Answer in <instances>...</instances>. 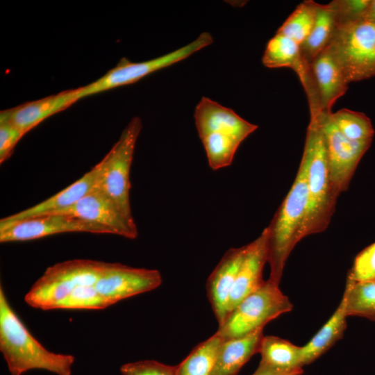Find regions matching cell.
Segmentation results:
<instances>
[{"mask_svg":"<svg viewBox=\"0 0 375 375\" xmlns=\"http://www.w3.org/2000/svg\"><path fill=\"white\" fill-rule=\"evenodd\" d=\"M347 277L354 281L375 278V242L356 256Z\"/></svg>","mask_w":375,"mask_h":375,"instance_id":"cell-30","label":"cell"},{"mask_svg":"<svg viewBox=\"0 0 375 375\" xmlns=\"http://www.w3.org/2000/svg\"><path fill=\"white\" fill-rule=\"evenodd\" d=\"M297 375H302V374H297Z\"/></svg>","mask_w":375,"mask_h":375,"instance_id":"cell-35","label":"cell"},{"mask_svg":"<svg viewBox=\"0 0 375 375\" xmlns=\"http://www.w3.org/2000/svg\"><path fill=\"white\" fill-rule=\"evenodd\" d=\"M223 338L215 333L197 345L179 364L177 375H211Z\"/></svg>","mask_w":375,"mask_h":375,"instance_id":"cell-25","label":"cell"},{"mask_svg":"<svg viewBox=\"0 0 375 375\" xmlns=\"http://www.w3.org/2000/svg\"><path fill=\"white\" fill-rule=\"evenodd\" d=\"M105 264L97 260L75 259L50 266L26 294L24 301L37 309H58L76 288L94 285Z\"/></svg>","mask_w":375,"mask_h":375,"instance_id":"cell-5","label":"cell"},{"mask_svg":"<svg viewBox=\"0 0 375 375\" xmlns=\"http://www.w3.org/2000/svg\"><path fill=\"white\" fill-rule=\"evenodd\" d=\"M142 128V122L140 117L131 119L117 142L103 157L104 170L97 185L133 226L136 224L130 203V173L135 144Z\"/></svg>","mask_w":375,"mask_h":375,"instance_id":"cell-7","label":"cell"},{"mask_svg":"<svg viewBox=\"0 0 375 375\" xmlns=\"http://www.w3.org/2000/svg\"><path fill=\"white\" fill-rule=\"evenodd\" d=\"M302 156L307 162L308 203L301 240L327 228L338 198L331 183L324 135L317 116L310 118Z\"/></svg>","mask_w":375,"mask_h":375,"instance_id":"cell-4","label":"cell"},{"mask_svg":"<svg viewBox=\"0 0 375 375\" xmlns=\"http://www.w3.org/2000/svg\"><path fill=\"white\" fill-rule=\"evenodd\" d=\"M212 42L210 33L203 32L184 47L151 60L134 62L123 58L101 77L77 88L79 99L135 83L153 72L187 58Z\"/></svg>","mask_w":375,"mask_h":375,"instance_id":"cell-9","label":"cell"},{"mask_svg":"<svg viewBox=\"0 0 375 375\" xmlns=\"http://www.w3.org/2000/svg\"><path fill=\"white\" fill-rule=\"evenodd\" d=\"M346 81L375 76V25L365 20L338 26L328 44Z\"/></svg>","mask_w":375,"mask_h":375,"instance_id":"cell-8","label":"cell"},{"mask_svg":"<svg viewBox=\"0 0 375 375\" xmlns=\"http://www.w3.org/2000/svg\"><path fill=\"white\" fill-rule=\"evenodd\" d=\"M370 0H335L330 2L335 10L338 26L362 20Z\"/></svg>","mask_w":375,"mask_h":375,"instance_id":"cell-29","label":"cell"},{"mask_svg":"<svg viewBox=\"0 0 375 375\" xmlns=\"http://www.w3.org/2000/svg\"><path fill=\"white\" fill-rule=\"evenodd\" d=\"M262 61L269 68H292L298 75L307 97L315 94L310 65L303 60L300 44L293 40L276 33L268 41Z\"/></svg>","mask_w":375,"mask_h":375,"instance_id":"cell-18","label":"cell"},{"mask_svg":"<svg viewBox=\"0 0 375 375\" xmlns=\"http://www.w3.org/2000/svg\"><path fill=\"white\" fill-rule=\"evenodd\" d=\"M331 119L340 131L355 141L372 140L374 130L371 119L364 113L342 108L332 112Z\"/></svg>","mask_w":375,"mask_h":375,"instance_id":"cell-27","label":"cell"},{"mask_svg":"<svg viewBox=\"0 0 375 375\" xmlns=\"http://www.w3.org/2000/svg\"><path fill=\"white\" fill-rule=\"evenodd\" d=\"M108 306L94 285H84L74 290L60 303L58 309L101 310Z\"/></svg>","mask_w":375,"mask_h":375,"instance_id":"cell-28","label":"cell"},{"mask_svg":"<svg viewBox=\"0 0 375 375\" xmlns=\"http://www.w3.org/2000/svg\"><path fill=\"white\" fill-rule=\"evenodd\" d=\"M317 3L304 1L286 19L276 31L301 44L309 35L315 23Z\"/></svg>","mask_w":375,"mask_h":375,"instance_id":"cell-26","label":"cell"},{"mask_svg":"<svg viewBox=\"0 0 375 375\" xmlns=\"http://www.w3.org/2000/svg\"><path fill=\"white\" fill-rule=\"evenodd\" d=\"M338 23L335 10L330 3L317 4L313 26L306 40L300 44L303 60L309 65L331 42Z\"/></svg>","mask_w":375,"mask_h":375,"instance_id":"cell-22","label":"cell"},{"mask_svg":"<svg viewBox=\"0 0 375 375\" xmlns=\"http://www.w3.org/2000/svg\"><path fill=\"white\" fill-rule=\"evenodd\" d=\"M300 374H303V369L284 372L259 363L258 368L251 375H297Z\"/></svg>","mask_w":375,"mask_h":375,"instance_id":"cell-33","label":"cell"},{"mask_svg":"<svg viewBox=\"0 0 375 375\" xmlns=\"http://www.w3.org/2000/svg\"><path fill=\"white\" fill-rule=\"evenodd\" d=\"M293 305L279 288L267 279L247 296L228 315L217 333L224 340L242 337L264 326L282 314L292 310Z\"/></svg>","mask_w":375,"mask_h":375,"instance_id":"cell-6","label":"cell"},{"mask_svg":"<svg viewBox=\"0 0 375 375\" xmlns=\"http://www.w3.org/2000/svg\"><path fill=\"white\" fill-rule=\"evenodd\" d=\"M344 300L342 298L329 319L303 347H301V364L309 365L328 351L340 340L347 328Z\"/></svg>","mask_w":375,"mask_h":375,"instance_id":"cell-21","label":"cell"},{"mask_svg":"<svg viewBox=\"0 0 375 375\" xmlns=\"http://www.w3.org/2000/svg\"><path fill=\"white\" fill-rule=\"evenodd\" d=\"M307 162L301 160L291 188L267 226L269 280L279 285L286 261L301 240L308 203Z\"/></svg>","mask_w":375,"mask_h":375,"instance_id":"cell-3","label":"cell"},{"mask_svg":"<svg viewBox=\"0 0 375 375\" xmlns=\"http://www.w3.org/2000/svg\"><path fill=\"white\" fill-rule=\"evenodd\" d=\"M162 279L157 269L106 262L94 286L109 306L127 298L151 291Z\"/></svg>","mask_w":375,"mask_h":375,"instance_id":"cell-11","label":"cell"},{"mask_svg":"<svg viewBox=\"0 0 375 375\" xmlns=\"http://www.w3.org/2000/svg\"><path fill=\"white\" fill-rule=\"evenodd\" d=\"M105 167L104 158L81 178L43 201L0 220V230L26 219L53 213L69 207L97 185Z\"/></svg>","mask_w":375,"mask_h":375,"instance_id":"cell-14","label":"cell"},{"mask_svg":"<svg viewBox=\"0 0 375 375\" xmlns=\"http://www.w3.org/2000/svg\"><path fill=\"white\" fill-rule=\"evenodd\" d=\"M259 353L260 364L284 372L302 369L301 347L274 335L263 336Z\"/></svg>","mask_w":375,"mask_h":375,"instance_id":"cell-23","label":"cell"},{"mask_svg":"<svg viewBox=\"0 0 375 375\" xmlns=\"http://www.w3.org/2000/svg\"><path fill=\"white\" fill-rule=\"evenodd\" d=\"M267 239L266 227L255 240L247 244L245 256L229 298L228 313L265 283L262 272L267 262Z\"/></svg>","mask_w":375,"mask_h":375,"instance_id":"cell-17","label":"cell"},{"mask_svg":"<svg viewBox=\"0 0 375 375\" xmlns=\"http://www.w3.org/2000/svg\"><path fill=\"white\" fill-rule=\"evenodd\" d=\"M78 99L77 88L62 91L3 110L0 113V121L12 124L26 134L47 118L65 110Z\"/></svg>","mask_w":375,"mask_h":375,"instance_id":"cell-16","label":"cell"},{"mask_svg":"<svg viewBox=\"0 0 375 375\" xmlns=\"http://www.w3.org/2000/svg\"><path fill=\"white\" fill-rule=\"evenodd\" d=\"M246 251L247 245L229 249L208 278L207 295L219 326L228 316L229 298Z\"/></svg>","mask_w":375,"mask_h":375,"instance_id":"cell-15","label":"cell"},{"mask_svg":"<svg viewBox=\"0 0 375 375\" xmlns=\"http://www.w3.org/2000/svg\"><path fill=\"white\" fill-rule=\"evenodd\" d=\"M331 113L322 112L317 117L324 135L331 183L339 197L348 190L357 166L372 140L347 138L333 122Z\"/></svg>","mask_w":375,"mask_h":375,"instance_id":"cell-10","label":"cell"},{"mask_svg":"<svg viewBox=\"0 0 375 375\" xmlns=\"http://www.w3.org/2000/svg\"><path fill=\"white\" fill-rule=\"evenodd\" d=\"M122 375H177L176 365H169L153 360L126 363L119 369Z\"/></svg>","mask_w":375,"mask_h":375,"instance_id":"cell-31","label":"cell"},{"mask_svg":"<svg viewBox=\"0 0 375 375\" xmlns=\"http://www.w3.org/2000/svg\"><path fill=\"white\" fill-rule=\"evenodd\" d=\"M50 214L69 215L94 222L109 228L114 235L128 239H135L138 234L137 226L131 224L115 203L97 185L74 205Z\"/></svg>","mask_w":375,"mask_h":375,"instance_id":"cell-13","label":"cell"},{"mask_svg":"<svg viewBox=\"0 0 375 375\" xmlns=\"http://www.w3.org/2000/svg\"><path fill=\"white\" fill-rule=\"evenodd\" d=\"M362 20L375 25V0H370L369 6L363 15Z\"/></svg>","mask_w":375,"mask_h":375,"instance_id":"cell-34","label":"cell"},{"mask_svg":"<svg viewBox=\"0 0 375 375\" xmlns=\"http://www.w3.org/2000/svg\"><path fill=\"white\" fill-rule=\"evenodd\" d=\"M0 351L11 375H22L33 369L56 375H71L75 358L46 349L30 333L11 307L0 287Z\"/></svg>","mask_w":375,"mask_h":375,"instance_id":"cell-1","label":"cell"},{"mask_svg":"<svg viewBox=\"0 0 375 375\" xmlns=\"http://www.w3.org/2000/svg\"><path fill=\"white\" fill-rule=\"evenodd\" d=\"M113 234L100 224L69 215L49 214L26 219L0 230V242L28 241L64 233Z\"/></svg>","mask_w":375,"mask_h":375,"instance_id":"cell-12","label":"cell"},{"mask_svg":"<svg viewBox=\"0 0 375 375\" xmlns=\"http://www.w3.org/2000/svg\"><path fill=\"white\" fill-rule=\"evenodd\" d=\"M25 134L12 124L0 121V162L7 160Z\"/></svg>","mask_w":375,"mask_h":375,"instance_id":"cell-32","label":"cell"},{"mask_svg":"<svg viewBox=\"0 0 375 375\" xmlns=\"http://www.w3.org/2000/svg\"><path fill=\"white\" fill-rule=\"evenodd\" d=\"M310 69L321 110L332 112V107L346 93L349 83L328 45L314 58Z\"/></svg>","mask_w":375,"mask_h":375,"instance_id":"cell-19","label":"cell"},{"mask_svg":"<svg viewBox=\"0 0 375 375\" xmlns=\"http://www.w3.org/2000/svg\"><path fill=\"white\" fill-rule=\"evenodd\" d=\"M342 298L347 317H365L375 322V278L354 281L347 277Z\"/></svg>","mask_w":375,"mask_h":375,"instance_id":"cell-24","label":"cell"},{"mask_svg":"<svg viewBox=\"0 0 375 375\" xmlns=\"http://www.w3.org/2000/svg\"><path fill=\"white\" fill-rule=\"evenodd\" d=\"M197 133L213 170L229 166L240 144L257 128L233 110L203 97L194 110Z\"/></svg>","mask_w":375,"mask_h":375,"instance_id":"cell-2","label":"cell"},{"mask_svg":"<svg viewBox=\"0 0 375 375\" xmlns=\"http://www.w3.org/2000/svg\"><path fill=\"white\" fill-rule=\"evenodd\" d=\"M263 328L246 335L223 340L211 375H238L255 354L259 353Z\"/></svg>","mask_w":375,"mask_h":375,"instance_id":"cell-20","label":"cell"}]
</instances>
